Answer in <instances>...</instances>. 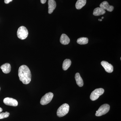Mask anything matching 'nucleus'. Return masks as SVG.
<instances>
[{
	"label": "nucleus",
	"mask_w": 121,
	"mask_h": 121,
	"mask_svg": "<svg viewBox=\"0 0 121 121\" xmlns=\"http://www.w3.org/2000/svg\"><path fill=\"white\" fill-rule=\"evenodd\" d=\"M18 76L20 80L24 84H28L31 82V71L26 65H22L20 67L18 70Z\"/></svg>",
	"instance_id": "1"
},
{
	"label": "nucleus",
	"mask_w": 121,
	"mask_h": 121,
	"mask_svg": "<svg viewBox=\"0 0 121 121\" xmlns=\"http://www.w3.org/2000/svg\"><path fill=\"white\" fill-rule=\"evenodd\" d=\"M69 106L66 103L63 104L58 109L57 115L59 117H64L69 112Z\"/></svg>",
	"instance_id": "2"
},
{
	"label": "nucleus",
	"mask_w": 121,
	"mask_h": 121,
	"mask_svg": "<svg viewBox=\"0 0 121 121\" xmlns=\"http://www.w3.org/2000/svg\"><path fill=\"white\" fill-rule=\"evenodd\" d=\"M17 37L21 39H26L28 35L27 29L24 26H21L18 28L17 32Z\"/></svg>",
	"instance_id": "3"
},
{
	"label": "nucleus",
	"mask_w": 121,
	"mask_h": 121,
	"mask_svg": "<svg viewBox=\"0 0 121 121\" xmlns=\"http://www.w3.org/2000/svg\"><path fill=\"white\" fill-rule=\"evenodd\" d=\"M110 106L108 104H104L100 107L99 109L96 111L95 114L97 117H100L105 114L109 112Z\"/></svg>",
	"instance_id": "4"
},
{
	"label": "nucleus",
	"mask_w": 121,
	"mask_h": 121,
	"mask_svg": "<svg viewBox=\"0 0 121 121\" xmlns=\"http://www.w3.org/2000/svg\"><path fill=\"white\" fill-rule=\"evenodd\" d=\"M54 97V94L52 92L47 93L43 96L40 100V103L43 105H46L50 103Z\"/></svg>",
	"instance_id": "5"
},
{
	"label": "nucleus",
	"mask_w": 121,
	"mask_h": 121,
	"mask_svg": "<svg viewBox=\"0 0 121 121\" xmlns=\"http://www.w3.org/2000/svg\"><path fill=\"white\" fill-rule=\"evenodd\" d=\"M104 90L102 88H99L95 89L92 91L90 95V99L92 101H95L99 97L100 95L103 94Z\"/></svg>",
	"instance_id": "6"
},
{
	"label": "nucleus",
	"mask_w": 121,
	"mask_h": 121,
	"mask_svg": "<svg viewBox=\"0 0 121 121\" xmlns=\"http://www.w3.org/2000/svg\"><path fill=\"white\" fill-rule=\"evenodd\" d=\"M3 101L4 104L7 105L16 107L18 105V102L17 100L13 98H5L4 99Z\"/></svg>",
	"instance_id": "7"
},
{
	"label": "nucleus",
	"mask_w": 121,
	"mask_h": 121,
	"mask_svg": "<svg viewBox=\"0 0 121 121\" xmlns=\"http://www.w3.org/2000/svg\"><path fill=\"white\" fill-rule=\"evenodd\" d=\"M101 64L104 67L105 70L108 73H112L113 71V67L112 65L108 62L105 61H102L101 62Z\"/></svg>",
	"instance_id": "8"
},
{
	"label": "nucleus",
	"mask_w": 121,
	"mask_h": 121,
	"mask_svg": "<svg viewBox=\"0 0 121 121\" xmlns=\"http://www.w3.org/2000/svg\"><path fill=\"white\" fill-rule=\"evenodd\" d=\"M99 7L104 10H106L110 12H112L114 9L113 6L110 5L108 2L106 1H103L101 3Z\"/></svg>",
	"instance_id": "9"
},
{
	"label": "nucleus",
	"mask_w": 121,
	"mask_h": 121,
	"mask_svg": "<svg viewBox=\"0 0 121 121\" xmlns=\"http://www.w3.org/2000/svg\"><path fill=\"white\" fill-rule=\"evenodd\" d=\"M48 13L49 14H51L56 8V2L54 0H48Z\"/></svg>",
	"instance_id": "10"
},
{
	"label": "nucleus",
	"mask_w": 121,
	"mask_h": 121,
	"mask_svg": "<svg viewBox=\"0 0 121 121\" xmlns=\"http://www.w3.org/2000/svg\"><path fill=\"white\" fill-rule=\"evenodd\" d=\"M0 68L4 73L8 74L11 71V65L8 63L4 64L0 67Z\"/></svg>",
	"instance_id": "11"
},
{
	"label": "nucleus",
	"mask_w": 121,
	"mask_h": 121,
	"mask_svg": "<svg viewBox=\"0 0 121 121\" xmlns=\"http://www.w3.org/2000/svg\"><path fill=\"white\" fill-rule=\"evenodd\" d=\"M60 42L63 45H67L70 43V39L66 35L63 34L60 37Z\"/></svg>",
	"instance_id": "12"
},
{
	"label": "nucleus",
	"mask_w": 121,
	"mask_h": 121,
	"mask_svg": "<svg viewBox=\"0 0 121 121\" xmlns=\"http://www.w3.org/2000/svg\"><path fill=\"white\" fill-rule=\"evenodd\" d=\"M75 79L76 83L79 86L82 87L83 86V82L79 73H77L75 74Z\"/></svg>",
	"instance_id": "13"
},
{
	"label": "nucleus",
	"mask_w": 121,
	"mask_h": 121,
	"mask_svg": "<svg viewBox=\"0 0 121 121\" xmlns=\"http://www.w3.org/2000/svg\"><path fill=\"white\" fill-rule=\"evenodd\" d=\"M106 11L104 9L98 7L95 9L93 12V14L95 16H99L104 15Z\"/></svg>",
	"instance_id": "14"
},
{
	"label": "nucleus",
	"mask_w": 121,
	"mask_h": 121,
	"mask_svg": "<svg viewBox=\"0 0 121 121\" xmlns=\"http://www.w3.org/2000/svg\"><path fill=\"white\" fill-rule=\"evenodd\" d=\"M86 0H78L75 6L78 9H81L86 4Z\"/></svg>",
	"instance_id": "15"
},
{
	"label": "nucleus",
	"mask_w": 121,
	"mask_h": 121,
	"mask_svg": "<svg viewBox=\"0 0 121 121\" xmlns=\"http://www.w3.org/2000/svg\"><path fill=\"white\" fill-rule=\"evenodd\" d=\"M71 64V60L69 59H66L63 63V69L64 70H66L70 66Z\"/></svg>",
	"instance_id": "16"
},
{
	"label": "nucleus",
	"mask_w": 121,
	"mask_h": 121,
	"mask_svg": "<svg viewBox=\"0 0 121 121\" xmlns=\"http://www.w3.org/2000/svg\"><path fill=\"white\" fill-rule=\"evenodd\" d=\"M89 40L86 37H81L78 39L77 40V43L79 44H86L88 43Z\"/></svg>",
	"instance_id": "17"
},
{
	"label": "nucleus",
	"mask_w": 121,
	"mask_h": 121,
	"mask_svg": "<svg viewBox=\"0 0 121 121\" xmlns=\"http://www.w3.org/2000/svg\"><path fill=\"white\" fill-rule=\"evenodd\" d=\"M9 113L8 112L0 113V119L8 117L9 116Z\"/></svg>",
	"instance_id": "18"
},
{
	"label": "nucleus",
	"mask_w": 121,
	"mask_h": 121,
	"mask_svg": "<svg viewBox=\"0 0 121 121\" xmlns=\"http://www.w3.org/2000/svg\"><path fill=\"white\" fill-rule=\"evenodd\" d=\"M13 0H4V2L5 4H8L10 2L12 1Z\"/></svg>",
	"instance_id": "19"
},
{
	"label": "nucleus",
	"mask_w": 121,
	"mask_h": 121,
	"mask_svg": "<svg viewBox=\"0 0 121 121\" xmlns=\"http://www.w3.org/2000/svg\"><path fill=\"white\" fill-rule=\"evenodd\" d=\"M47 0H40L41 4H44L46 2Z\"/></svg>",
	"instance_id": "20"
},
{
	"label": "nucleus",
	"mask_w": 121,
	"mask_h": 121,
	"mask_svg": "<svg viewBox=\"0 0 121 121\" xmlns=\"http://www.w3.org/2000/svg\"><path fill=\"white\" fill-rule=\"evenodd\" d=\"M2 111V109L0 107V113Z\"/></svg>",
	"instance_id": "21"
},
{
	"label": "nucleus",
	"mask_w": 121,
	"mask_h": 121,
	"mask_svg": "<svg viewBox=\"0 0 121 121\" xmlns=\"http://www.w3.org/2000/svg\"><path fill=\"white\" fill-rule=\"evenodd\" d=\"M102 21V19H101L99 20V21Z\"/></svg>",
	"instance_id": "22"
},
{
	"label": "nucleus",
	"mask_w": 121,
	"mask_h": 121,
	"mask_svg": "<svg viewBox=\"0 0 121 121\" xmlns=\"http://www.w3.org/2000/svg\"><path fill=\"white\" fill-rule=\"evenodd\" d=\"M104 17H102V19H104Z\"/></svg>",
	"instance_id": "23"
},
{
	"label": "nucleus",
	"mask_w": 121,
	"mask_h": 121,
	"mask_svg": "<svg viewBox=\"0 0 121 121\" xmlns=\"http://www.w3.org/2000/svg\"><path fill=\"white\" fill-rule=\"evenodd\" d=\"M99 20H100V19H98V20H99Z\"/></svg>",
	"instance_id": "24"
},
{
	"label": "nucleus",
	"mask_w": 121,
	"mask_h": 121,
	"mask_svg": "<svg viewBox=\"0 0 121 121\" xmlns=\"http://www.w3.org/2000/svg\"></svg>",
	"instance_id": "25"
}]
</instances>
